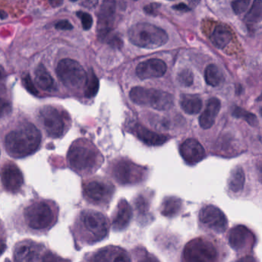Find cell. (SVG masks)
Here are the masks:
<instances>
[{
  "instance_id": "9",
  "label": "cell",
  "mask_w": 262,
  "mask_h": 262,
  "mask_svg": "<svg viewBox=\"0 0 262 262\" xmlns=\"http://www.w3.org/2000/svg\"><path fill=\"white\" fill-rule=\"evenodd\" d=\"M129 97L137 105L150 107L159 111H167L174 105L172 95L155 89L134 87L130 91Z\"/></svg>"
},
{
  "instance_id": "36",
  "label": "cell",
  "mask_w": 262,
  "mask_h": 262,
  "mask_svg": "<svg viewBox=\"0 0 262 262\" xmlns=\"http://www.w3.org/2000/svg\"><path fill=\"white\" fill-rule=\"evenodd\" d=\"M76 15L80 19L84 30H89L92 28L93 24V19L90 13H85V12L82 11H78Z\"/></svg>"
},
{
  "instance_id": "33",
  "label": "cell",
  "mask_w": 262,
  "mask_h": 262,
  "mask_svg": "<svg viewBox=\"0 0 262 262\" xmlns=\"http://www.w3.org/2000/svg\"><path fill=\"white\" fill-rule=\"evenodd\" d=\"M133 251H134L136 262H160L154 254L148 252L143 247H136Z\"/></svg>"
},
{
  "instance_id": "45",
  "label": "cell",
  "mask_w": 262,
  "mask_h": 262,
  "mask_svg": "<svg viewBox=\"0 0 262 262\" xmlns=\"http://www.w3.org/2000/svg\"><path fill=\"white\" fill-rule=\"evenodd\" d=\"M173 9L180 12H187L189 10V8H188V6L185 5V4H182V3L173 6Z\"/></svg>"
},
{
  "instance_id": "29",
  "label": "cell",
  "mask_w": 262,
  "mask_h": 262,
  "mask_svg": "<svg viewBox=\"0 0 262 262\" xmlns=\"http://www.w3.org/2000/svg\"><path fill=\"white\" fill-rule=\"evenodd\" d=\"M99 90V80L93 70H90L87 74L86 82L85 84V96L92 99L97 95Z\"/></svg>"
},
{
  "instance_id": "19",
  "label": "cell",
  "mask_w": 262,
  "mask_h": 262,
  "mask_svg": "<svg viewBox=\"0 0 262 262\" xmlns=\"http://www.w3.org/2000/svg\"><path fill=\"white\" fill-rule=\"evenodd\" d=\"M133 208L125 199H120L112 216L113 231H122L128 228L133 219Z\"/></svg>"
},
{
  "instance_id": "11",
  "label": "cell",
  "mask_w": 262,
  "mask_h": 262,
  "mask_svg": "<svg viewBox=\"0 0 262 262\" xmlns=\"http://www.w3.org/2000/svg\"><path fill=\"white\" fill-rule=\"evenodd\" d=\"M199 228L205 231L223 234L228 229V220L225 213L211 204L204 205L198 215Z\"/></svg>"
},
{
  "instance_id": "3",
  "label": "cell",
  "mask_w": 262,
  "mask_h": 262,
  "mask_svg": "<svg viewBox=\"0 0 262 262\" xmlns=\"http://www.w3.org/2000/svg\"><path fill=\"white\" fill-rule=\"evenodd\" d=\"M42 135L33 124L27 122L10 132L5 139L6 150L16 159L33 154L40 146Z\"/></svg>"
},
{
  "instance_id": "2",
  "label": "cell",
  "mask_w": 262,
  "mask_h": 262,
  "mask_svg": "<svg viewBox=\"0 0 262 262\" xmlns=\"http://www.w3.org/2000/svg\"><path fill=\"white\" fill-rule=\"evenodd\" d=\"M110 229L107 216L93 209L81 211L73 225L75 237L83 245H94L105 240L110 234Z\"/></svg>"
},
{
  "instance_id": "38",
  "label": "cell",
  "mask_w": 262,
  "mask_h": 262,
  "mask_svg": "<svg viewBox=\"0 0 262 262\" xmlns=\"http://www.w3.org/2000/svg\"><path fill=\"white\" fill-rule=\"evenodd\" d=\"M12 105L8 100L0 98V119L10 116L12 113Z\"/></svg>"
},
{
  "instance_id": "27",
  "label": "cell",
  "mask_w": 262,
  "mask_h": 262,
  "mask_svg": "<svg viewBox=\"0 0 262 262\" xmlns=\"http://www.w3.org/2000/svg\"><path fill=\"white\" fill-rule=\"evenodd\" d=\"M180 105L187 114H198L202 110V99L195 95H182L181 96Z\"/></svg>"
},
{
  "instance_id": "8",
  "label": "cell",
  "mask_w": 262,
  "mask_h": 262,
  "mask_svg": "<svg viewBox=\"0 0 262 262\" xmlns=\"http://www.w3.org/2000/svg\"><path fill=\"white\" fill-rule=\"evenodd\" d=\"M116 192V187L106 179L96 178L82 184V195L88 203L107 209Z\"/></svg>"
},
{
  "instance_id": "16",
  "label": "cell",
  "mask_w": 262,
  "mask_h": 262,
  "mask_svg": "<svg viewBox=\"0 0 262 262\" xmlns=\"http://www.w3.org/2000/svg\"><path fill=\"white\" fill-rule=\"evenodd\" d=\"M43 245L32 240L18 242L13 248L14 262H35L40 257Z\"/></svg>"
},
{
  "instance_id": "32",
  "label": "cell",
  "mask_w": 262,
  "mask_h": 262,
  "mask_svg": "<svg viewBox=\"0 0 262 262\" xmlns=\"http://www.w3.org/2000/svg\"><path fill=\"white\" fill-rule=\"evenodd\" d=\"M232 116L237 119H242L248 122L251 126H257L258 124L257 116L251 113H248L246 110L241 107L235 106L232 110Z\"/></svg>"
},
{
  "instance_id": "4",
  "label": "cell",
  "mask_w": 262,
  "mask_h": 262,
  "mask_svg": "<svg viewBox=\"0 0 262 262\" xmlns=\"http://www.w3.org/2000/svg\"><path fill=\"white\" fill-rule=\"evenodd\" d=\"M57 205L47 199H36L23 209L24 223L29 230L37 232L49 231L57 222Z\"/></svg>"
},
{
  "instance_id": "31",
  "label": "cell",
  "mask_w": 262,
  "mask_h": 262,
  "mask_svg": "<svg viewBox=\"0 0 262 262\" xmlns=\"http://www.w3.org/2000/svg\"><path fill=\"white\" fill-rule=\"evenodd\" d=\"M262 2L260 0L254 1L252 7L245 16V21L248 24H257L261 19Z\"/></svg>"
},
{
  "instance_id": "5",
  "label": "cell",
  "mask_w": 262,
  "mask_h": 262,
  "mask_svg": "<svg viewBox=\"0 0 262 262\" xmlns=\"http://www.w3.org/2000/svg\"><path fill=\"white\" fill-rule=\"evenodd\" d=\"M72 169L80 174L95 172L103 162V157L97 148L86 139L73 142L67 155Z\"/></svg>"
},
{
  "instance_id": "24",
  "label": "cell",
  "mask_w": 262,
  "mask_h": 262,
  "mask_svg": "<svg viewBox=\"0 0 262 262\" xmlns=\"http://www.w3.org/2000/svg\"><path fill=\"white\" fill-rule=\"evenodd\" d=\"M183 209V201L176 196H166L160 206L162 215L172 219L179 215Z\"/></svg>"
},
{
  "instance_id": "18",
  "label": "cell",
  "mask_w": 262,
  "mask_h": 262,
  "mask_svg": "<svg viewBox=\"0 0 262 262\" xmlns=\"http://www.w3.org/2000/svg\"><path fill=\"white\" fill-rule=\"evenodd\" d=\"M179 151L182 159L189 165H196L206 156L204 147L194 139H186L180 145Z\"/></svg>"
},
{
  "instance_id": "13",
  "label": "cell",
  "mask_w": 262,
  "mask_h": 262,
  "mask_svg": "<svg viewBox=\"0 0 262 262\" xmlns=\"http://www.w3.org/2000/svg\"><path fill=\"white\" fill-rule=\"evenodd\" d=\"M39 118L50 137L57 139L63 135L66 124L62 113L51 105H46L39 111Z\"/></svg>"
},
{
  "instance_id": "26",
  "label": "cell",
  "mask_w": 262,
  "mask_h": 262,
  "mask_svg": "<svg viewBox=\"0 0 262 262\" xmlns=\"http://www.w3.org/2000/svg\"><path fill=\"white\" fill-rule=\"evenodd\" d=\"M232 39V33L228 27L225 25L216 26L212 32L211 40L214 47L217 49H222L226 47Z\"/></svg>"
},
{
  "instance_id": "46",
  "label": "cell",
  "mask_w": 262,
  "mask_h": 262,
  "mask_svg": "<svg viewBox=\"0 0 262 262\" xmlns=\"http://www.w3.org/2000/svg\"><path fill=\"white\" fill-rule=\"evenodd\" d=\"M7 17V14L4 11H2V10H0V18L2 19H6Z\"/></svg>"
},
{
  "instance_id": "39",
  "label": "cell",
  "mask_w": 262,
  "mask_h": 262,
  "mask_svg": "<svg viewBox=\"0 0 262 262\" xmlns=\"http://www.w3.org/2000/svg\"><path fill=\"white\" fill-rule=\"evenodd\" d=\"M40 262H70V260L56 255L52 251H47L42 254V257H40Z\"/></svg>"
},
{
  "instance_id": "21",
  "label": "cell",
  "mask_w": 262,
  "mask_h": 262,
  "mask_svg": "<svg viewBox=\"0 0 262 262\" xmlns=\"http://www.w3.org/2000/svg\"><path fill=\"white\" fill-rule=\"evenodd\" d=\"M133 129V133L137 136L138 139L148 146H160L169 139L165 135L155 133L139 124L135 125Z\"/></svg>"
},
{
  "instance_id": "25",
  "label": "cell",
  "mask_w": 262,
  "mask_h": 262,
  "mask_svg": "<svg viewBox=\"0 0 262 262\" xmlns=\"http://www.w3.org/2000/svg\"><path fill=\"white\" fill-rule=\"evenodd\" d=\"M35 80L38 86L43 91L53 92L56 90L54 79L42 64L38 66L35 71Z\"/></svg>"
},
{
  "instance_id": "6",
  "label": "cell",
  "mask_w": 262,
  "mask_h": 262,
  "mask_svg": "<svg viewBox=\"0 0 262 262\" xmlns=\"http://www.w3.org/2000/svg\"><path fill=\"white\" fill-rule=\"evenodd\" d=\"M128 36L133 45L148 50L159 48L168 41V35L165 30L148 23L133 26L128 30Z\"/></svg>"
},
{
  "instance_id": "20",
  "label": "cell",
  "mask_w": 262,
  "mask_h": 262,
  "mask_svg": "<svg viewBox=\"0 0 262 262\" xmlns=\"http://www.w3.org/2000/svg\"><path fill=\"white\" fill-rule=\"evenodd\" d=\"M166 71V63L159 59H151L141 62L136 70L138 77L142 80L162 77Z\"/></svg>"
},
{
  "instance_id": "30",
  "label": "cell",
  "mask_w": 262,
  "mask_h": 262,
  "mask_svg": "<svg viewBox=\"0 0 262 262\" xmlns=\"http://www.w3.org/2000/svg\"><path fill=\"white\" fill-rule=\"evenodd\" d=\"M134 203L137 210L138 217L144 220L147 214H148L151 200L145 193H140V194H138L137 197L135 199Z\"/></svg>"
},
{
  "instance_id": "42",
  "label": "cell",
  "mask_w": 262,
  "mask_h": 262,
  "mask_svg": "<svg viewBox=\"0 0 262 262\" xmlns=\"http://www.w3.org/2000/svg\"><path fill=\"white\" fill-rule=\"evenodd\" d=\"M6 79L7 73L3 66L0 65V93H4L6 91Z\"/></svg>"
},
{
  "instance_id": "14",
  "label": "cell",
  "mask_w": 262,
  "mask_h": 262,
  "mask_svg": "<svg viewBox=\"0 0 262 262\" xmlns=\"http://www.w3.org/2000/svg\"><path fill=\"white\" fill-rule=\"evenodd\" d=\"M83 262H133L131 256L125 248L108 245L88 253Z\"/></svg>"
},
{
  "instance_id": "22",
  "label": "cell",
  "mask_w": 262,
  "mask_h": 262,
  "mask_svg": "<svg viewBox=\"0 0 262 262\" xmlns=\"http://www.w3.org/2000/svg\"><path fill=\"white\" fill-rule=\"evenodd\" d=\"M245 173L243 168L237 165L231 170L228 180V193L232 196L240 197L245 193Z\"/></svg>"
},
{
  "instance_id": "35",
  "label": "cell",
  "mask_w": 262,
  "mask_h": 262,
  "mask_svg": "<svg viewBox=\"0 0 262 262\" xmlns=\"http://www.w3.org/2000/svg\"><path fill=\"white\" fill-rule=\"evenodd\" d=\"M250 5L249 0H242V1H234L231 3V7L233 11L236 15H241L248 10Z\"/></svg>"
},
{
  "instance_id": "17",
  "label": "cell",
  "mask_w": 262,
  "mask_h": 262,
  "mask_svg": "<svg viewBox=\"0 0 262 262\" xmlns=\"http://www.w3.org/2000/svg\"><path fill=\"white\" fill-rule=\"evenodd\" d=\"M116 13V3L105 1L101 6L98 21V36L99 39H105L113 29Z\"/></svg>"
},
{
  "instance_id": "44",
  "label": "cell",
  "mask_w": 262,
  "mask_h": 262,
  "mask_svg": "<svg viewBox=\"0 0 262 262\" xmlns=\"http://www.w3.org/2000/svg\"><path fill=\"white\" fill-rule=\"evenodd\" d=\"M231 262H259L258 259L251 254H245L234 259Z\"/></svg>"
},
{
  "instance_id": "1",
  "label": "cell",
  "mask_w": 262,
  "mask_h": 262,
  "mask_svg": "<svg viewBox=\"0 0 262 262\" xmlns=\"http://www.w3.org/2000/svg\"><path fill=\"white\" fill-rule=\"evenodd\" d=\"M228 255L222 240L211 234L201 235L185 244L181 262H225Z\"/></svg>"
},
{
  "instance_id": "43",
  "label": "cell",
  "mask_w": 262,
  "mask_h": 262,
  "mask_svg": "<svg viewBox=\"0 0 262 262\" xmlns=\"http://www.w3.org/2000/svg\"><path fill=\"white\" fill-rule=\"evenodd\" d=\"M55 27L59 30H71L73 29V25L70 24V21L67 20V19L59 21Z\"/></svg>"
},
{
  "instance_id": "37",
  "label": "cell",
  "mask_w": 262,
  "mask_h": 262,
  "mask_svg": "<svg viewBox=\"0 0 262 262\" xmlns=\"http://www.w3.org/2000/svg\"><path fill=\"white\" fill-rule=\"evenodd\" d=\"M22 81L24 87H25L26 90H27L29 93H31L33 96H37V95L39 94V92H38L37 89L36 88L34 84H33V81H32L31 77H30L29 73L24 75L22 78Z\"/></svg>"
},
{
  "instance_id": "12",
  "label": "cell",
  "mask_w": 262,
  "mask_h": 262,
  "mask_svg": "<svg viewBox=\"0 0 262 262\" xmlns=\"http://www.w3.org/2000/svg\"><path fill=\"white\" fill-rule=\"evenodd\" d=\"M228 245L237 254H248L257 244L255 233L245 225L233 226L227 234Z\"/></svg>"
},
{
  "instance_id": "34",
  "label": "cell",
  "mask_w": 262,
  "mask_h": 262,
  "mask_svg": "<svg viewBox=\"0 0 262 262\" xmlns=\"http://www.w3.org/2000/svg\"><path fill=\"white\" fill-rule=\"evenodd\" d=\"M177 80L182 86L190 87L194 82V75L189 69H184L178 74Z\"/></svg>"
},
{
  "instance_id": "7",
  "label": "cell",
  "mask_w": 262,
  "mask_h": 262,
  "mask_svg": "<svg viewBox=\"0 0 262 262\" xmlns=\"http://www.w3.org/2000/svg\"><path fill=\"white\" fill-rule=\"evenodd\" d=\"M110 174L119 185L130 186L145 182L148 171L145 167L137 165L129 159H120L111 165Z\"/></svg>"
},
{
  "instance_id": "41",
  "label": "cell",
  "mask_w": 262,
  "mask_h": 262,
  "mask_svg": "<svg viewBox=\"0 0 262 262\" xmlns=\"http://www.w3.org/2000/svg\"><path fill=\"white\" fill-rule=\"evenodd\" d=\"M7 247V238H6L5 232H4L3 225L0 223V256L5 252Z\"/></svg>"
},
{
  "instance_id": "23",
  "label": "cell",
  "mask_w": 262,
  "mask_h": 262,
  "mask_svg": "<svg viewBox=\"0 0 262 262\" xmlns=\"http://www.w3.org/2000/svg\"><path fill=\"white\" fill-rule=\"evenodd\" d=\"M221 102L217 98H211L208 101L205 111L199 117V125L204 129L211 128L221 110Z\"/></svg>"
},
{
  "instance_id": "40",
  "label": "cell",
  "mask_w": 262,
  "mask_h": 262,
  "mask_svg": "<svg viewBox=\"0 0 262 262\" xmlns=\"http://www.w3.org/2000/svg\"><path fill=\"white\" fill-rule=\"evenodd\" d=\"M161 4L157 3H153V4H148L144 7V11L146 14L151 15V16H156L160 8Z\"/></svg>"
},
{
  "instance_id": "28",
  "label": "cell",
  "mask_w": 262,
  "mask_h": 262,
  "mask_svg": "<svg viewBox=\"0 0 262 262\" xmlns=\"http://www.w3.org/2000/svg\"><path fill=\"white\" fill-rule=\"evenodd\" d=\"M205 79L208 85L212 87L219 86L224 81L223 73L217 66L209 64L205 69Z\"/></svg>"
},
{
  "instance_id": "15",
  "label": "cell",
  "mask_w": 262,
  "mask_h": 262,
  "mask_svg": "<svg viewBox=\"0 0 262 262\" xmlns=\"http://www.w3.org/2000/svg\"><path fill=\"white\" fill-rule=\"evenodd\" d=\"M0 178L6 191L12 194H17L24 186V174L19 167L13 162H7L2 167Z\"/></svg>"
},
{
  "instance_id": "10",
  "label": "cell",
  "mask_w": 262,
  "mask_h": 262,
  "mask_svg": "<svg viewBox=\"0 0 262 262\" xmlns=\"http://www.w3.org/2000/svg\"><path fill=\"white\" fill-rule=\"evenodd\" d=\"M56 73L60 82L67 88L76 90L85 85L87 73L77 61L63 59L59 61Z\"/></svg>"
}]
</instances>
